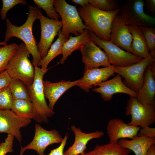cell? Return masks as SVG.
Masks as SVG:
<instances>
[{"label": "cell", "instance_id": "obj_1", "mask_svg": "<svg viewBox=\"0 0 155 155\" xmlns=\"http://www.w3.org/2000/svg\"><path fill=\"white\" fill-rule=\"evenodd\" d=\"M28 17L25 23L18 26L14 25L8 18L6 19L7 29L4 41L7 42L12 37L17 38L25 45L32 57V64L40 66L41 60L37 47L38 43L32 33V27L34 22L39 20L38 12V8L32 5L28 6Z\"/></svg>", "mask_w": 155, "mask_h": 155}, {"label": "cell", "instance_id": "obj_2", "mask_svg": "<svg viewBox=\"0 0 155 155\" xmlns=\"http://www.w3.org/2000/svg\"><path fill=\"white\" fill-rule=\"evenodd\" d=\"M77 10L87 30L99 39L109 41L112 22L120 13V8L113 11H105L89 3L79 7Z\"/></svg>", "mask_w": 155, "mask_h": 155}, {"label": "cell", "instance_id": "obj_3", "mask_svg": "<svg viewBox=\"0 0 155 155\" xmlns=\"http://www.w3.org/2000/svg\"><path fill=\"white\" fill-rule=\"evenodd\" d=\"M33 65L35 73L34 80L31 85L27 87L34 107L33 119L38 123H47L49 119L55 114L47 104L44 93L43 78L47 71H43L37 65Z\"/></svg>", "mask_w": 155, "mask_h": 155}, {"label": "cell", "instance_id": "obj_4", "mask_svg": "<svg viewBox=\"0 0 155 155\" xmlns=\"http://www.w3.org/2000/svg\"><path fill=\"white\" fill-rule=\"evenodd\" d=\"M30 54L25 44L21 43L18 45L6 69L12 79L21 80L27 87L32 84L35 73L34 66L28 58Z\"/></svg>", "mask_w": 155, "mask_h": 155}, {"label": "cell", "instance_id": "obj_5", "mask_svg": "<svg viewBox=\"0 0 155 155\" xmlns=\"http://www.w3.org/2000/svg\"><path fill=\"white\" fill-rule=\"evenodd\" d=\"M54 5L61 19V33L66 38H69L71 33L79 36L87 29L76 5H70L65 0H54Z\"/></svg>", "mask_w": 155, "mask_h": 155}, {"label": "cell", "instance_id": "obj_6", "mask_svg": "<svg viewBox=\"0 0 155 155\" xmlns=\"http://www.w3.org/2000/svg\"><path fill=\"white\" fill-rule=\"evenodd\" d=\"M155 55L150 52L148 57L135 63L125 67L115 66V73L124 79L123 82L130 89L137 93L144 81L146 70L155 61Z\"/></svg>", "mask_w": 155, "mask_h": 155}, {"label": "cell", "instance_id": "obj_7", "mask_svg": "<svg viewBox=\"0 0 155 155\" xmlns=\"http://www.w3.org/2000/svg\"><path fill=\"white\" fill-rule=\"evenodd\" d=\"M125 110L126 115L131 117L128 125L142 128L155 122V105L142 104L135 97L130 96Z\"/></svg>", "mask_w": 155, "mask_h": 155}, {"label": "cell", "instance_id": "obj_8", "mask_svg": "<svg viewBox=\"0 0 155 155\" xmlns=\"http://www.w3.org/2000/svg\"><path fill=\"white\" fill-rule=\"evenodd\" d=\"M144 5L143 0H129L120 8V16L127 25L153 27L155 18L145 13Z\"/></svg>", "mask_w": 155, "mask_h": 155}, {"label": "cell", "instance_id": "obj_9", "mask_svg": "<svg viewBox=\"0 0 155 155\" xmlns=\"http://www.w3.org/2000/svg\"><path fill=\"white\" fill-rule=\"evenodd\" d=\"M90 38L105 52L111 64L125 67L136 63L143 59L126 51L109 41L102 40L89 31Z\"/></svg>", "mask_w": 155, "mask_h": 155}, {"label": "cell", "instance_id": "obj_10", "mask_svg": "<svg viewBox=\"0 0 155 155\" xmlns=\"http://www.w3.org/2000/svg\"><path fill=\"white\" fill-rule=\"evenodd\" d=\"M38 12L41 26V36L37 44L38 51L41 59L46 55L55 36L61 30V21L51 19L44 16L38 8Z\"/></svg>", "mask_w": 155, "mask_h": 155}, {"label": "cell", "instance_id": "obj_11", "mask_svg": "<svg viewBox=\"0 0 155 155\" xmlns=\"http://www.w3.org/2000/svg\"><path fill=\"white\" fill-rule=\"evenodd\" d=\"M35 132L32 141L25 147L24 150L31 149L37 152L39 155H43L46 148L54 144L61 143L63 138L56 129L47 130L40 125H35Z\"/></svg>", "mask_w": 155, "mask_h": 155}, {"label": "cell", "instance_id": "obj_12", "mask_svg": "<svg viewBox=\"0 0 155 155\" xmlns=\"http://www.w3.org/2000/svg\"><path fill=\"white\" fill-rule=\"evenodd\" d=\"M79 50L82 55V60L84 69L104 67L111 65L105 52L96 45L90 38L80 48Z\"/></svg>", "mask_w": 155, "mask_h": 155}, {"label": "cell", "instance_id": "obj_13", "mask_svg": "<svg viewBox=\"0 0 155 155\" xmlns=\"http://www.w3.org/2000/svg\"><path fill=\"white\" fill-rule=\"evenodd\" d=\"M31 122V119L19 116L10 109L0 110V133L11 135L20 142L22 140L20 129Z\"/></svg>", "mask_w": 155, "mask_h": 155}, {"label": "cell", "instance_id": "obj_14", "mask_svg": "<svg viewBox=\"0 0 155 155\" xmlns=\"http://www.w3.org/2000/svg\"><path fill=\"white\" fill-rule=\"evenodd\" d=\"M132 40V36L128 25L120 15H117L111 24L109 41L122 49L133 54L131 48Z\"/></svg>", "mask_w": 155, "mask_h": 155}, {"label": "cell", "instance_id": "obj_15", "mask_svg": "<svg viewBox=\"0 0 155 155\" xmlns=\"http://www.w3.org/2000/svg\"><path fill=\"white\" fill-rule=\"evenodd\" d=\"M99 87L94 88L92 90L100 94L103 100L106 101L110 100L113 95L121 93L127 94L130 96L136 98L137 93L127 87L122 81V77L118 74L114 78L96 84Z\"/></svg>", "mask_w": 155, "mask_h": 155}, {"label": "cell", "instance_id": "obj_16", "mask_svg": "<svg viewBox=\"0 0 155 155\" xmlns=\"http://www.w3.org/2000/svg\"><path fill=\"white\" fill-rule=\"evenodd\" d=\"M115 66L85 70L83 77L79 79L77 86L87 92L98 84L107 80L115 73Z\"/></svg>", "mask_w": 155, "mask_h": 155}, {"label": "cell", "instance_id": "obj_17", "mask_svg": "<svg viewBox=\"0 0 155 155\" xmlns=\"http://www.w3.org/2000/svg\"><path fill=\"white\" fill-rule=\"evenodd\" d=\"M106 129L109 142L116 143L120 139H132L137 136L140 127L128 125L122 120L114 118L110 120Z\"/></svg>", "mask_w": 155, "mask_h": 155}, {"label": "cell", "instance_id": "obj_18", "mask_svg": "<svg viewBox=\"0 0 155 155\" xmlns=\"http://www.w3.org/2000/svg\"><path fill=\"white\" fill-rule=\"evenodd\" d=\"M155 61L146 68L143 84L137 93L136 98L144 104L155 105Z\"/></svg>", "mask_w": 155, "mask_h": 155}, {"label": "cell", "instance_id": "obj_19", "mask_svg": "<svg viewBox=\"0 0 155 155\" xmlns=\"http://www.w3.org/2000/svg\"><path fill=\"white\" fill-rule=\"evenodd\" d=\"M71 129L75 135L74 141L72 145L64 152L63 155H78L85 152L86 145L90 140L99 138L104 134L102 131H99L85 133L74 125L71 126Z\"/></svg>", "mask_w": 155, "mask_h": 155}, {"label": "cell", "instance_id": "obj_20", "mask_svg": "<svg viewBox=\"0 0 155 155\" xmlns=\"http://www.w3.org/2000/svg\"><path fill=\"white\" fill-rule=\"evenodd\" d=\"M79 80L73 81L61 80L53 82L48 80L43 81V89L45 97L49 101L50 108L53 110L54 106L60 97L66 91L77 86Z\"/></svg>", "mask_w": 155, "mask_h": 155}, {"label": "cell", "instance_id": "obj_21", "mask_svg": "<svg viewBox=\"0 0 155 155\" xmlns=\"http://www.w3.org/2000/svg\"><path fill=\"white\" fill-rule=\"evenodd\" d=\"M117 143L122 148L132 151L135 155H146L150 147L155 144V138L137 136L131 140H119Z\"/></svg>", "mask_w": 155, "mask_h": 155}, {"label": "cell", "instance_id": "obj_22", "mask_svg": "<svg viewBox=\"0 0 155 155\" xmlns=\"http://www.w3.org/2000/svg\"><path fill=\"white\" fill-rule=\"evenodd\" d=\"M132 35L131 48L133 54L142 59L147 57L150 52L143 32L139 26L128 25Z\"/></svg>", "mask_w": 155, "mask_h": 155}, {"label": "cell", "instance_id": "obj_23", "mask_svg": "<svg viewBox=\"0 0 155 155\" xmlns=\"http://www.w3.org/2000/svg\"><path fill=\"white\" fill-rule=\"evenodd\" d=\"M90 38L89 31L87 29H85L84 32L79 36L75 37L70 36L63 46L62 56L60 60L61 64H64L73 52L76 50H79L81 47Z\"/></svg>", "mask_w": 155, "mask_h": 155}, {"label": "cell", "instance_id": "obj_24", "mask_svg": "<svg viewBox=\"0 0 155 155\" xmlns=\"http://www.w3.org/2000/svg\"><path fill=\"white\" fill-rule=\"evenodd\" d=\"M57 35L58 38L50 46L46 56L41 59L40 63L41 69L44 71H47V67L51 61L59 55L62 54L63 46L68 39L62 33L61 30Z\"/></svg>", "mask_w": 155, "mask_h": 155}, {"label": "cell", "instance_id": "obj_25", "mask_svg": "<svg viewBox=\"0 0 155 155\" xmlns=\"http://www.w3.org/2000/svg\"><path fill=\"white\" fill-rule=\"evenodd\" d=\"M131 150L122 148L118 143L109 142L102 145H96L86 155H129Z\"/></svg>", "mask_w": 155, "mask_h": 155}, {"label": "cell", "instance_id": "obj_26", "mask_svg": "<svg viewBox=\"0 0 155 155\" xmlns=\"http://www.w3.org/2000/svg\"><path fill=\"white\" fill-rule=\"evenodd\" d=\"M10 110L19 116L33 119L34 107L30 101L24 99L13 100Z\"/></svg>", "mask_w": 155, "mask_h": 155}, {"label": "cell", "instance_id": "obj_27", "mask_svg": "<svg viewBox=\"0 0 155 155\" xmlns=\"http://www.w3.org/2000/svg\"><path fill=\"white\" fill-rule=\"evenodd\" d=\"M9 86L13 100L24 99L31 101L27 88L22 81L12 79Z\"/></svg>", "mask_w": 155, "mask_h": 155}, {"label": "cell", "instance_id": "obj_28", "mask_svg": "<svg viewBox=\"0 0 155 155\" xmlns=\"http://www.w3.org/2000/svg\"><path fill=\"white\" fill-rule=\"evenodd\" d=\"M18 46L15 43L0 46V73L6 70L8 64Z\"/></svg>", "mask_w": 155, "mask_h": 155}, {"label": "cell", "instance_id": "obj_29", "mask_svg": "<svg viewBox=\"0 0 155 155\" xmlns=\"http://www.w3.org/2000/svg\"><path fill=\"white\" fill-rule=\"evenodd\" d=\"M54 0H33L34 3L39 8H42L45 12L50 19L59 20L60 17L57 12L54 5Z\"/></svg>", "mask_w": 155, "mask_h": 155}, {"label": "cell", "instance_id": "obj_30", "mask_svg": "<svg viewBox=\"0 0 155 155\" xmlns=\"http://www.w3.org/2000/svg\"><path fill=\"white\" fill-rule=\"evenodd\" d=\"M89 3L96 8L105 11H112L119 9L114 0H88Z\"/></svg>", "mask_w": 155, "mask_h": 155}, {"label": "cell", "instance_id": "obj_31", "mask_svg": "<svg viewBox=\"0 0 155 155\" xmlns=\"http://www.w3.org/2000/svg\"><path fill=\"white\" fill-rule=\"evenodd\" d=\"M139 27L145 38L150 52L155 55V28L150 26Z\"/></svg>", "mask_w": 155, "mask_h": 155}, {"label": "cell", "instance_id": "obj_32", "mask_svg": "<svg viewBox=\"0 0 155 155\" xmlns=\"http://www.w3.org/2000/svg\"><path fill=\"white\" fill-rule=\"evenodd\" d=\"M13 100L9 85L0 89V110L11 109Z\"/></svg>", "mask_w": 155, "mask_h": 155}, {"label": "cell", "instance_id": "obj_33", "mask_svg": "<svg viewBox=\"0 0 155 155\" xmlns=\"http://www.w3.org/2000/svg\"><path fill=\"white\" fill-rule=\"evenodd\" d=\"M2 7L1 9L0 14L2 20L6 19L8 11L14 6L18 4L27 5V2L24 0H3Z\"/></svg>", "mask_w": 155, "mask_h": 155}, {"label": "cell", "instance_id": "obj_34", "mask_svg": "<svg viewBox=\"0 0 155 155\" xmlns=\"http://www.w3.org/2000/svg\"><path fill=\"white\" fill-rule=\"evenodd\" d=\"M14 136L8 134L5 139V141L0 144V155H5L9 152H13V146Z\"/></svg>", "mask_w": 155, "mask_h": 155}, {"label": "cell", "instance_id": "obj_35", "mask_svg": "<svg viewBox=\"0 0 155 155\" xmlns=\"http://www.w3.org/2000/svg\"><path fill=\"white\" fill-rule=\"evenodd\" d=\"M68 136L67 133H66L59 146L51 150L48 154H44L43 155H63L64 150L67 144Z\"/></svg>", "mask_w": 155, "mask_h": 155}, {"label": "cell", "instance_id": "obj_36", "mask_svg": "<svg viewBox=\"0 0 155 155\" xmlns=\"http://www.w3.org/2000/svg\"><path fill=\"white\" fill-rule=\"evenodd\" d=\"M12 80L6 70L0 73V89L9 85Z\"/></svg>", "mask_w": 155, "mask_h": 155}, {"label": "cell", "instance_id": "obj_37", "mask_svg": "<svg viewBox=\"0 0 155 155\" xmlns=\"http://www.w3.org/2000/svg\"><path fill=\"white\" fill-rule=\"evenodd\" d=\"M139 136L155 138V128L146 126L140 129Z\"/></svg>", "mask_w": 155, "mask_h": 155}, {"label": "cell", "instance_id": "obj_38", "mask_svg": "<svg viewBox=\"0 0 155 155\" xmlns=\"http://www.w3.org/2000/svg\"><path fill=\"white\" fill-rule=\"evenodd\" d=\"M146 3L147 8L152 15H155V0H146Z\"/></svg>", "mask_w": 155, "mask_h": 155}, {"label": "cell", "instance_id": "obj_39", "mask_svg": "<svg viewBox=\"0 0 155 155\" xmlns=\"http://www.w3.org/2000/svg\"><path fill=\"white\" fill-rule=\"evenodd\" d=\"M72 2L76 5H79L81 6H84L89 4L88 0H72Z\"/></svg>", "mask_w": 155, "mask_h": 155}, {"label": "cell", "instance_id": "obj_40", "mask_svg": "<svg viewBox=\"0 0 155 155\" xmlns=\"http://www.w3.org/2000/svg\"><path fill=\"white\" fill-rule=\"evenodd\" d=\"M146 155H155V145H153L150 147Z\"/></svg>", "mask_w": 155, "mask_h": 155}, {"label": "cell", "instance_id": "obj_41", "mask_svg": "<svg viewBox=\"0 0 155 155\" xmlns=\"http://www.w3.org/2000/svg\"><path fill=\"white\" fill-rule=\"evenodd\" d=\"M24 152L25 151H24L22 147L21 146L20 155H23Z\"/></svg>", "mask_w": 155, "mask_h": 155}, {"label": "cell", "instance_id": "obj_42", "mask_svg": "<svg viewBox=\"0 0 155 155\" xmlns=\"http://www.w3.org/2000/svg\"><path fill=\"white\" fill-rule=\"evenodd\" d=\"M7 45V42H6L5 41H4V42H0V45H3H3Z\"/></svg>", "mask_w": 155, "mask_h": 155}, {"label": "cell", "instance_id": "obj_43", "mask_svg": "<svg viewBox=\"0 0 155 155\" xmlns=\"http://www.w3.org/2000/svg\"><path fill=\"white\" fill-rule=\"evenodd\" d=\"M86 153L85 152L83 153H81V154H78V155H86Z\"/></svg>", "mask_w": 155, "mask_h": 155}, {"label": "cell", "instance_id": "obj_44", "mask_svg": "<svg viewBox=\"0 0 155 155\" xmlns=\"http://www.w3.org/2000/svg\"></svg>", "mask_w": 155, "mask_h": 155}]
</instances>
